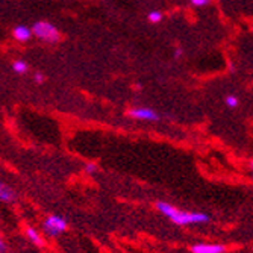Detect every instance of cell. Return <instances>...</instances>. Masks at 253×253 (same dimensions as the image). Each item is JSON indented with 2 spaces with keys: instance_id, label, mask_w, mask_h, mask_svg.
Listing matches in <instances>:
<instances>
[{
  "instance_id": "cell-10",
  "label": "cell",
  "mask_w": 253,
  "mask_h": 253,
  "mask_svg": "<svg viewBox=\"0 0 253 253\" xmlns=\"http://www.w3.org/2000/svg\"><path fill=\"white\" fill-rule=\"evenodd\" d=\"M224 103H226V106H229L231 109H235V108H238L240 100H238V97L234 96V94H227V96L224 97Z\"/></svg>"
},
{
  "instance_id": "cell-2",
  "label": "cell",
  "mask_w": 253,
  "mask_h": 253,
  "mask_svg": "<svg viewBox=\"0 0 253 253\" xmlns=\"http://www.w3.org/2000/svg\"><path fill=\"white\" fill-rule=\"evenodd\" d=\"M34 35L44 42H58L61 40L59 31L49 21H38L32 28Z\"/></svg>"
},
{
  "instance_id": "cell-9",
  "label": "cell",
  "mask_w": 253,
  "mask_h": 253,
  "mask_svg": "<svg viewBox=\"0 0 253 253\" xmlns=\"http://www.w3.org/2000/svg\"><path fill=\"white\" fill-rule=\"evenodd\" d=\"M12 70L18 75H23V73L28 72V64L25 61H15L12 64Z\"/></svg>"
},
{
  "instance_id": "cell-7",
  "label": "cell",
  "mask_w": 253,
  "mask_h": 253,
  "mask_svg": "<svg viewBox=\"0 0 253 253\" xmlns=\"http://www.w3.org/2000/svg\"><path fill=\"white\" fill-rule=\"evenodd\" d=\"M0 200L2 202H14L15 200V193L5 185L3 182H0Z\"/></svg>"
},
{
  "instance_id": "cell-6",
  "label": "cell",
  "mask_w": 253,
  "mask_h": 253,
  "mask_svg": "<svg viewBox=\"0 0 253 253\" xmlns=\"http://www.w3.org/2000/svg\"><path fill=\"white\" fill-rule=\"evenodd\" d=\"M12 35H14V38L17 40V41H20V42H25V41H29L31 38H32V35H34V32H32V29H29L28 26H17L14 31H12Z\"/></svg>"
},
{
  "instance_id": "cell-8",
  "label": "cell",
  "mask_w": 253,
  "mask_h": 253,
  "mask_svg": "<svg viewBox=\"0 0 253 253\" xmlns=\"http://www.w3.org/2000/svg\"><path fill=\"white\" fill-rule=\"evenodd\" d=\"M26 235H28V238L34 243V244H37V246H44V241H42V238H41V235L35 231L34 227H28L26 229Z\"/></svg>"
},
{
  "instance_id": "cell-4",
  "label": "cell",
  "mask_w": 253,
  "mask_h": 253,
  "mask_svg": "<svg viewBox=\"0 0 253 253\" xmlns=\"http://www.w3.org/2000/svg\"><path fill=\"white\" fill-rule=\"evenodd\" d=\"M129 117L138 122H159L161 114L149 106H135L129 109Z\"/></svg>"
},
{
  "instance_id": "cell-16",
  "label": "cell",
  "mask_w": 253,
  "mask_h": 253,
  "mask_svg": "<svg viewBox=\"0 0 253 253\" xmlns=\"http://www.w3.org/2000/svg\"><path fill=\"white\" fill-rule=\"evenodd\" d=\"M182 49H176V52H174V59H179L180 56H182Z\"/></svg>"
},
{
  "instance_id": "cell-1",
  "label": "cell",
  "mask_w": 253,
  "mask_h": 253,
  "mask_svg": "<svg viewBox=\"0 0 253 253\" xmlns=\"http://www.w3.org/2000/svg\"><path fill=\"white\" fill-rule=\"evenodd\" d=\"M156 210L170 218L177 226H191V224H203L208 223L211 217L205 212H188V211H180L176 206L167 203V202H156Z\"/></svg>"
},
{
  "instance_id": "cell-13",
  "label": "cell",
  "mask_w": 253,
  "mask_h": 253,
  "mask_svg": "<svg viewBox=\"0 0 253 253\" xmlns=\"http://www.w3.org/2000/svg\"><path fill=\"white\" fill-rule=\"evenodd\" d=\"M85 171H86V173H96V171H97V166L93 164V163H89V164L85 166Z\"/></svg>"
},
{
  "instance_id": "cell-3",
  "label": "cell",
  "mask_w": 253,
  "mask_h": 253,
  "mask_svg": "<svg viewBox=\"0 0 253 253\" xmlns=\"http://www.w3.org/2000/svg\"><path fill=\"white\" fill-rule=\"evenodd\" d=\"M68 229V224L64 217L61 215H49L42 223V231L45 235H49L52 238L58 237L59 234H64Z\"/></svg>"
},
{
  "instance_id": "cell-5",
  "label": "cell",
  "mask_w": 253,
  "mask_h": 253,
  "mask_svg": "<svg viewBox=\"0 0 253 253\" xmlns=\"http://www.w3.org/2000/svg\"><path fill=\"white\" fill-rule=\"evenodd\" d=\"M191 253H226V246L223 244H194Z\"/></svg>"
},
{
  "instance_id": "cell-14",
  "label": "cell",
  "mask_w": 253,
  "mask_h": 253,
  "mask_svg": "<svg viewBox=\"0 0 253 253\" xmlns=\"http://www.w3.org/2000/svg\"><path fill=\"white\" fill-rule=\"evenodd\" d=\"M35 82L37 84H42L44 82V76L41 73H35Z\"/></svg>"
},
{
  "instance_id": "cell-15",
  "label": "cell",
  "mask_w": 253,
  "mask_h": 253,
  "mask_svg": "<svg viewBox=\"0 0 253 253\" xmlns=\"http://www.w3.org/2000/svg\"><path fill=\"white\" fill-rule=\"evenodd\" d=\"M5 250H6V246H5L3 240L0 238V253H5Z\"/></svg>"
},
{
  "instance_id": "cell-17",
  "label": "cell",
  "mask_w": 253,
  "mask_h": 253,
  "mask_svg": "<svg viewBox=\"0 0 253 253\" xmlns=\"http://www.w3.org/2000/svg\"><path fill=\"white\" fill-rule=\"evenodd\" d=\"M252 176H253V163H252Z\"/></svg>"
},
{
  "instance_id": "cell-12",
  "label": "cell",
  "mask_w": 253,
  "mask_h": 253,
  "mask_svg": "<svg viewBox=\"0 0 253 253\" xmlns=\"http://www.w3.org/2000/svg\"><path fill=\"white\" fill-rule=\"evenodd\" d=\"M211 2V0H190V3L196 8H202V6H206Z\"/></svg>"
},
{
  "instance_id": "cell-11",
  "label": "cell",
  "mask_w": 253,
  "mask_h": 253,
  "mask_svg": "<svg viewBox=\"0 0 253 253\" xmlns=\"http://www.w3.org/2000/svg\"><path fill=\"white\" fill-rule=\"evenodd\" d=\"M147 20L150 23H153V25H156V23H159L161 20H163V12L161 11H150L147 14Z\"/></svg>"
}]
</instances>
